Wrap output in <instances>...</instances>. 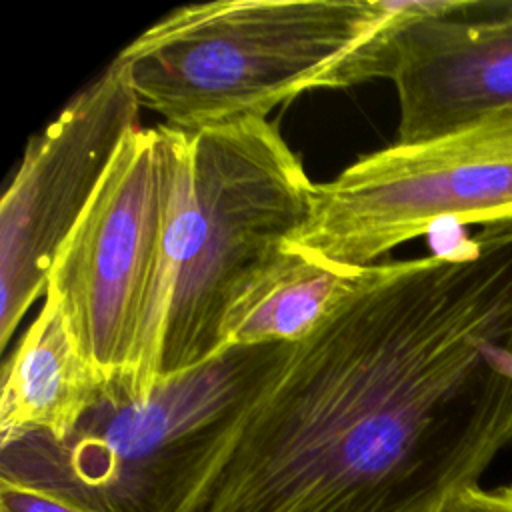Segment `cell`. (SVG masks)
<instances>
[{
    "label": "cell",
    "mask_w": 512,
    "mask_h": 512,
    "mask_svg": "<svg viewBox=\"0 0 512 512\" xmlns=\"http://www.w3.org/2000/svg\"><path fill=\"white\" fill-rule=\"evenodd\" d=\"M0 512H88L60 496L0 478Z\"/></svg>",
    "instance_id": "cell-11"
},
{
    "label": "cell",
    "mask_w": 512,
    "mask_h": 512,
    "mask_svg": "<svg viewBox=\"0 0 512 512\" xmlns=\"http://www.w3.org/2000/svg\"><path fill=\"white\" fill-rule=\"evenodd\" d=\"M312 186L268 118L190 130L140 400L226 350L232 310L290 250L306 222Z\"/></svg>",
    "instance_id": "cell-2"
},
{
    "label": "cell",
    "mask_w": 512,
    "mask_h": 512,
    "mask_svg": "<svg viewBox=\"0 0 512 512\" xmlns=\"http://www.w3.org/2000/svg\"><path fill=\"white\" fill-rule=\"evenodd\" d=\"M510 444L512 222L366 268L194 512H438Z\"/></svg>",
    "instance_id": "cell-1"
},
{
    "label": "cell",
    "mask_w": 512,
    "mask_h": 512,
    "mask_svg": "<svg viewBox=\"0 0 512 512\" xmlns=\"http://www.w3.org/2000/svg\"><path fill=\"white\" fill-rule=\"evenodd\" d=\"M292 348L230 346L144 400L102 394L62 442L0 436V478L88 512H194Z\"/></svg>",
    "instance_id": "cell-3"
},
{
    "label": "cell",
    "mask_w": 512,
    "mask_h": 512,
    "mask_svg": "<svg viewBox=\"0 0 512 512\" xmlns=\"http://www.w3.org/2000/svg\"><path fill=\"white\" fill-rule=\"evenodd\" d=\"M188 156L190 130L164 122L130 130L48 272L44 296L108 398L142 396L164 240Z\"/></svg>",
    "instance_id": "cell-5"
},
{
    "label": "cell",
    "mask_w": 512,
    "mask_h": 512,
    "mask_svg": "<svg viewBox=\"0 0 512 512\" xmlns=\"http://www.w3.org/2000/svg\"><path fill=\"white\" fill-rule=\"evenodd\" d=\"M102 394L62 312L44 296L38 316L2 368L0 436L38 432L62 442Z\"/></svg>",
    "instance_id": "cell-9"
},
{
    "label": "cell",
    "mask_w": 512,
    "mask_h": 512,
    "mask_svg": "<svg viewBox=\"0 0 512 512\" xmlns=\"http://www.w3.org/2000/svg\"><path fill=\"white\" fill-rule=\"evenodd\" d=\"M346 270L290 246L286 256L238 302L226 322V348L298 344L362 282Z\"/></svg>",
    "instance_id": "cell-10"
},
{
    "label": "cell",
    "mask_w": 512,
    "mask_h": 512,
    "mask_svg": "<svg viewBox=\"0 0 512 512\" xmlns=\"http://www.w3.org/2000/svg\"><path fill=\"white\" fill-rule=\"evenodd\" d=\"M392 2L366 48L368 78H390L398 144L440 138L512 114V4Z\"/></svg>",
    "instance_id": "cell-8"
},
{
    "label": "cell",
    "mask_w": 512,
    "mask_h": 512,
    "mask_svg": "<svg viewBox=\"0 0 512 512\" xmlns=\"http://www.w3.org/2000/svg\"><path fill=\"white\" fill-rule=\"evenodd\" d=\"M446 222H512V114L424 142H394L314 182L290 246L364 270Z\"/></svg>",
    "instance_id": "cell-6"
},
{
    "label": "cell",
    "mask_w": 512,
    "mask_h": 512,
    "mask_svg": "<svg viewBox=\"0 0 512 512\" xmlns=\"http://www.w3.org/2000/svg\"><path fill=\"white\" fill-rule=\"evenodd\" d=\"M138 96L116 56L30 138L0 202V348L46 294L48 272L100 186L124 136L138 124Z\"/></svg>",
    "instance_id": "cell-7"
},
{
    "label": "cell",
    "mask_w": 512,
    "mask_h": 512,
    "mask_svg": "<svg viewBox=\"0 0 512 512\" xmlns=\"http://www.w3.org/2000/svg\"><path fill=\"white\" fill-rule=\"evenodd\" d=\"M438 512H512V482L496 488L472 486L452 496Z\"/></svg>",
    "instance_id": "cell-12"
},
{
    "label": "cell",
    "mask_w": 512,
    "mask_h": 512,
    "mask_svg": "<svg viewBox=\"0 0 512 512\" xmlns=\"http://www.w3.org/2000/svg\"><path fill=\"white\" fill-rule=\"evenodd\" d=\"M384 0H222L172 10L118 58L140 106L180 130L268 118L384 26Z\"/></svg>",
    "instance_id": "cell-4"
}]
</instances>
